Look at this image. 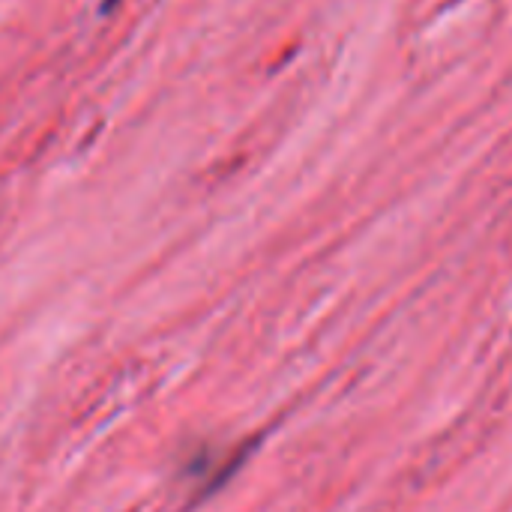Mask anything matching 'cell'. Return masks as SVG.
<instances>
[{
    "label": "cell",
    "instance_id": "obj_1",
    "mask_svg": "<svg viewBox=\"0 0 512 512\" xmlns=\"http://www.w3.org/2000/svg\"><path fill=\"white\" fill-rule=\"evenodd\" d=\"M114 3H117V0H105V9H111Z\"/></svg>",
    "mask_w": 512,
    "mask_h": 512
}]
</instances>
